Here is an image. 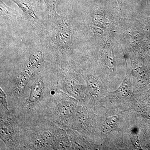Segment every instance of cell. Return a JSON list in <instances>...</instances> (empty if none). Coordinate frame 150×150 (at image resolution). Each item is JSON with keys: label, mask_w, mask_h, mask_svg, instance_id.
<instances>
[{"label": "cell", "mask_w": 150, "mask_h": 150, "mask_svg": "<svg viewBox=\"0 0 150 150\" xmlns=\"http://www.w3.org/2000/svg\"><path fill=\"white\" fill-rule=\"evenodd\" d=\"M58 102L55 110V118L59 124L62 127H66L69 118L72 114L75 102L64 94Z\"/></svg>", "instance_id": "1"}, {"label": "cell", "mask_w": 150, "mask_h": 150, "mask_svg": "<svg viewBox=\"0 0 150 150\" xmlns=\"http://www.w3.org/2000/svg\"><path fill=\"white\" fill-rule=\"evenodd\" d=\"M58 25L55 30L54 40L60 48L66 49L69 45L71 33L69 26L66 19L60 17Z\"/></svg>", "instance_id": "2"}, {"label": "cell", "mask_w": 150, "mask_h": 150, "mask_svg": "<svg viewBox=\"0 0 150 150\" xmlns=\"http://www.w3.org/2000/svg\"><path fill=\"white\" fill-rule=\"evenodd\" d=\"M1 138L11 148H13L16 144L12 126L2 118L1 119Z\"/></svg>", "instance_id": "3"}, {"label": "cell", "mask_w": 150, "mask_h": 150, "mask_svg": "<svg viewBox=\"0 0 150 150\" xmlns=\"http://www.w3.org/2000/svg\"><path fill=\"white\" fill-rule=\"evenodd\" d=\"M70 143L66 132L62 129L56 131L53 137L52 147L54 149H70Z\"/></svg>", "instance_id": "4"}, {"label": "cell", "mask_w": 150, "mask_h": 150, "mask_svg": "<svg viewBox=\"0 0 150 150\" xmlns=\"http://www.w3.org/2000/svg\"><path fill=\"white\" fill-rule=\"evenodd\" d=\"M53 137L50 131H44L38 134L33 140V146L36 149H42L48 148V146L52 147Z\"/></svg>", "instance_id": "5"}, {"label": "cell", "mask_w": 150, "mask_h": 150, "mask_svg": "<svg viewBox=\"0 0 150 150\" xmlns=\"http://www.w3.org/2000/svg\"><path fill=\"white\" fill-rule=\"evenodd\" d=\"M32 75V72L29 70L25 69L17 76L14 86V90L16 93L19 94L23 92Z\"/></svg>", "instance_id": "6"}, {"label": "cell", "mask_w": 150, "mask_h": 150, "mask_svg": "<svg viewBox=\"0 0 150 150\" xmlns=\"http://www.w3.org/2000/svg\"><path fill=\"white\" fill-rule=\"evenodd\" d=\"M44 84L40 79H38L31 86L30 94L28 98L29 103H35L38 102L43 96Z\"/></svg>", "instance_id": "7"}, {"label": "cell", "mask_w": 150, "mask_h": 150, "mask_svg": "<svg viewBox=\"0 0 150 150\" xmlns=\"http://www.w3.org/2000/svg\"><path fill=\"white\" fill-rule=\"evenodd\" d=\"M24 13L29 21L33 23H39V19L30 3L26 0H12Z\"/></svg>", "instance_id": "8"}, {"label": "cell", "mask_w": 150, "mask_h": 150, "mask_svg": "<svg viewBox=\"0 0 150 150\" xmlns=\"http://www.w3.org/2000/svg\"><path fill=\"white\" fill-rule=\"evenodd\" d=\"M43 55L41 51H39L32 54L29 58L28 67L30 68L38 69L43 65Z\"/></svg>", "instance_id": "9"}, {"label": "cell", "mask_w": 150, "mask_h": 150, "mask_svg": "<svg viewBox=\"0 0 150 150\" xmlns=\"http://www.w3.org/2000/svg\"><path fill=\"white\" fill-rule=\"evenodd\" d=\"M87 85L89 93L92 96H95L99 91V84L95 78L91 76L87 77Z\"/></svg>", "instance_id": "10"}, {"label": "cell", "mask_w": 150, "mask_h": 150, "mask_svg": "<svg viewBox=\"0 0 150 150\" xmlns=\"http://www.w3.org/2000/svg\"><path fill=\"white\" fill-rule=\"evenodd\" d=\"M49 8L54 13H56V6L59 0H44Z\"/></svg>", "instance_id": "11"}, {"label": "cell", "mask_w": 150, "mask_h": 150, "mask_svg": "<svg viewBox=\"0 0 150 150\" xmlns=\"http://www.w3.org/2000/svg\"><path fill=\"white\" fill-rule=\"evenodd\" d=\"M118 120V117L115 115L106 118L105 119V123L108 126L110 127H113L117 124Z\"/></svg>", "instance_id": "12"}, {"label": "cell", "mask_w": 150, "mask_h": 150, "mask_svg": "<svg viewBox=\"0 0 150 150\" xmlns=\"http://www.w3.org/2000/svg\"><path fill=\"white\" fill-rule=\"evenodd\" d=\"M0 100H1V103L3 107L6 109V110H8V109L7 103L6 101V96L5 94L1 88L0 89Z\"/></svg>", "instance_id": "13"}, {"label": "cell", "mask_w": 150, "mask_h": 150, "mask_svg": "<svg viewBox=\"0 0 150 150\" xmlns=\"http://www.w3.org/2000/svg\"><path fill=\"white\" fill-rule=\"evenodd\" d=\"M8 9L3 3H1V15L6 16L8 15L10 12L8 10Z\"/></svg>", "instance_id": "14"}, {"label": "cell", "mask_w": 150, "mask_h": 150, "mask_svg": "<svg viewBox=\"0 0 150 150\" xmlns=\"http://www.w3.org/2000/svg\"><path fill=\"white\" fill-rule=\"evenodd\" d=\"M132 143H133V144L134 145L136 148H138V149H139V148L141 149L140 146L139 142V140H138V137H137V138L136 137L133 138V139H132Z\"/></svg>", "instance_id": "15"}]
</instances>
